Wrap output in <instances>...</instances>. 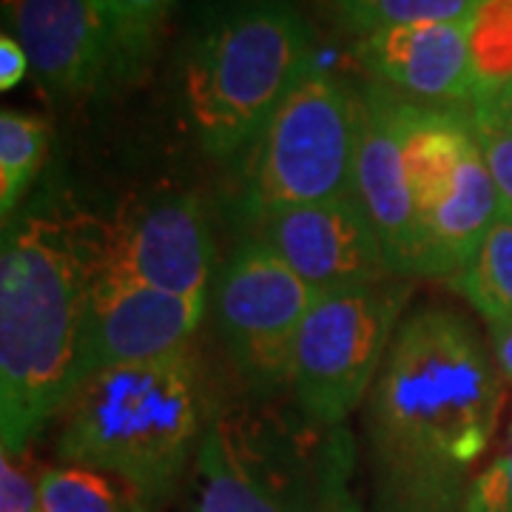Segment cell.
Segmentation results:
<instances>
[{"mask_svg":"<svg viewBox=\"0 0 512 512\" xmlns=\"http://www.w3.org/2000/svg\"><path fill=\"white\" fill-rule=\"evenodd\" d=\"M490 353L461 316L427 308L393 333L367 407L390 512H453L501 413Z\"/></svg>","mask_w":512,"mask_h":512,"instance_id":"obj_1","label":"cell"},{"mask_svg":"<svg viewBox=\"0 0 512 512\" xmlns=\"http://www.w3.org/2000/svg\"><path fill=\"white\" fill-rule=\"evenodd\" d=\"M89 259L66 228L26 220L0 256V441L23 456L89 379Z\"/></svg>","mask_w":512,"mask_h":512,"instance_id":"obj_2","label":"cell"},{"mask_svg":"<svg viewBox=\"0 0 512 512\" xmlns=\"http://www.w3.org/2000/svg\"><path fill=\"white\" fill-rule=\"evenodd\" d=\"M205 390L191 348L92 373L63 410L57 450L111 473L143 507L171 495L205 430Z\"/></svg>","mask_w":512,"mask_h":512,"instance_id":"obj_3","label":"cell"},{"mask_svg":"<svg viewBox=\"0 0 512 512\" xmlns=\"http://www.w3.org/2000/svg\"><path fill=\"white\" fill-rule=\"evenodd\" d=\"M311 69V32L291 0H228L188 46L183 106L208 154L254 143Z\"/></svg>","mask_w":512,"mask_h":512,"instance_id":"obj_4","label":"cell"},{"mask_svg":"<svg viewBox=\"0 0 512 512\" xmlns=\"http://www.w3.org/2000/svg\"><path fill=\"white\" fill-rule=\"evenodd\" d=\"M342 464L288 421L211 416L197 447L194 512H345Z\"/></svg>","mask_w":512,"mask_h":512,"instance_id":"obj_5","label":"cell"},{"mask_svg":"<svg viewBox=\"0 0 512 512\" xmlns=\"http://www.w3.org/2000/svg\"><path fill=\"white\" fill-rule=\"evenodd\" d=\"M362 100L325 72L308 69L254 140L248 211L268 220L299 205L353 194Z\"/></svg>","mask_w":512,"mask_h":512,"instance_id":"obj_6","label":"cell"},{"mask_svg":"<svg viewBox=\"0 0 512 512\" xmlns=\"http://www.w3.org/2000/svg\"><path fill=\"white\" fill-rule=\"evenodd\" d=\"M404 285L376 282L319 293L293 345L288 384L299 413L336 427L359 407L390 350Z\"/></svg>","mask_w":512,"mask_h":512,"instance_id":"obj_7","label":"cell"},{"mask_svg":"<svg viewBox=\"0 0 512 512\" xmlns=\"http://www.w3.org/2000/svg\"><path fill=\"white\" fill-rule=\"evenodd\" d=\"M319 291L265 239H245L217 276V322L237 367L256 384L288 382L293 345Z\"/></svg>","mask_w":512,"mask_h":512,"instance_id":"obj_8","label":"cell"},{"mask_svg":"<svg viewBox=\"0 0 512 512\" xmlns=\"http://www.w3.org/2000/svg\"><path fill=\"white\" fill-rule=\"evenodd\" d=\"M80 245L94 274L208 299L211 234L194 197H168L126 211Z\"/></svg>","mask_w":512,"mask_h":512,"instance_id":"obj_9","label":"cell"},{"mask_svg":"<svg viewBox=\"0 0 512 512\" xmlns=\"http://www.w3.org/2000/svg\"><path fill=\"white\" fill-rule=\"evenodd\" d=\"M262 225V239L313 291H345L396 276L384 256L382 242L353 194L316 205H299L262 220Z\"/></svg>","mask_w":512,"mask_h":512,"instance_id":"obj_10","label":"cell"},{"mask_svg":"<svg viewBox=\"0 0 512 512\" xmlns=\"http://www.w3.org/2000/svg\"><path fill=\"white\" fill-rule=\"evenodd\" d=\"M92 271V268H89ZM208 299H188L92 271L89 376L117 365L163 359L188 348Z\"/></svg>","mask_w":512,"mask_h":512,"instance_id":"obj_11","label":"cell"},{"mask_svg":"<svg viewBox=\"0 0 512 512\" xmlns=\"http://www.w3.org/2000/svg\"><path fill=\"white\" fill-rule=\"evenodd\" d=\"M3 18L43 89L77 97L114 74V37L97 0H3Z\"/></svg>","mask_w":512,"mask_h":512,"instance_id":"obj_12","label":"cell"},{"mask_svg":"<svg viewBox=\"0 0 512 512\" xmlns=\"http://www.w3.org/2000/svg\"><path fill=\"white\" fill-rule=\"evenodd\" d=\"M353 197L359 200L396 276H424V237L416 202L404 174L402 143L393 97L384 92L362 100L359 148L353 165Z\"/></svg>","mask_w":512,"mask_h":512,"instance_id":"obj_13","label":"cell"},{"mask_svg":"<svg viewBox=\"0 0 512 512\" xmlns=\"http://www.w3.org/2000/svg\"><path fill=\"white\" fill-rule=\"evenodd\" d=\"M356 57L373 77L427 100H476L467 23H416L365 35Z\"/></svg>","mask_w":512,"mask_h":512,"instance_id":"obj_14","label":"cell"},{"mask_svg":"<svg viewBox=\"0 0 512 512\" xmlns=\"http://www.w3.org/2000/svg\"><path fill=\"white\" fill-rule=\"evenodd\" d=\"M393 117L402 143L404 174L419 222L424 225V220L439 208V202L450 194L461 165L476 148V137L470 117H461L456 111L421 109L393 100Z\"/></svg>","mask_w":512,"mask_h":512,"instance_id":"obj_15","label":"cell"},{"mask_svg":"<svg viewBox=\"0 0 512 512\" xmlns=\"http://www.w3.org/2000/svg\"><path fill=\"white\" fill-rule=\"evenodd\" d=\"M498 217L501 200L476 143L461 165L450 194L421 225L424 276L456 279Z\"/></svg>","mask_w":512,"mask_h":512,"instance_id":"obj_16","label":"cell"},{"mask_svg":"<svg viewBox=\"0 0 512 512\" xmlns=\"http://www.w3.org/2000/svg\"><path fill=\"white\" fill-rule=\"evenodd\" d=\"M490 325L512 319V217H498L476 254L450 279Z\"/></svg>","mask_w":512,"mask_h":512,"instance_id":"obj_17","label":"cell"},{"mask_svg":"<svg viewBox=\"0 0 512 512\" xmlns=\"http://www.w3.org/2000/svg\"><path fill=\"white\" fill-rule=\"evenodd\" d=\"M49 148V126L23 111L0 114V214L12 217L26 188L35 183Z\"/></svg>","mask_w":512,"mask_h":512,"instance_id":"obj_18","label":"cell"},{"mask_svg":"<svg viewBox=\"0 0 512 512\" xmlns=\"http://www.w3.org/2000/svg\"><path fill=\"white\" fill-rule=\"evenodd\" d=\"M350 32L373 35L416 23H470L481 0H325Z\"/></svg>","mask_w":512,"mask_h":512,"instance_id":"obj_19","label":"cell"},{"mask_svg":"<svg viewBox=\"0 0 512 512\" xmlns=\"http://www.w3.org/2000/svg\"><path fill=\"white\" fill-rule=\"evenodd\" d=\"M140 507L89 467H52L40 476V512H143Z\"/></svg>","mask_w":512,"mask_h":512,"instance_id":"obj_20","label":"cell"},{"mask_svg":"<svg viewBox=\"0 0 512 512\" xmlns=\"http://www.w3.org/2000/svg\"><path fill=\"white\" fill-rule=\"evenodd\" d=\"M478 94L512 80V0H481L467 23Z\"/></svg>","mask_w":512,"mask_h":512,"instance_id":"obj_21","label":"cell"},{"mask_svg":"<svg viewBox=\"0 0 512 512\" xmlns=\"http://www.w3.org/2000/svg\"><path fill=\"white\" fill-rule=\"evenodd\" d=\"M174 0H97L114 37V74L126 77L146 63Z\"/></svg>","mask_w":512,"mask_h":512,"instance_id":"obj_22","label":"cell"},{"mask_svg":"<svg viewBox=\"0 0 512 512\" xmlns=\"http://www.w3.org/2000/svg\"><path fill=\"white\" fill-rule=\"evenodd\" d=\"M470 128L476 137L478 151L487 163V171L493 177L498 200H501V214L512 217V126L498 120L493 111L481 109L473 103Z\"/></svg>","mask_w":512,"mask_h":512,"instance_id":"obj_23","label":"cell"},{"mask_svg":"<svg viewBox=\"0 0 512 512\" xmlns=\"http://www.w3.org/2000/svg\"><path fill=\"white\" fill-rule=\"evenodd\" d=\"M464 512H512V427L501 456L473 478Z\"/></svg>","mask_w":512,"mask_h":512,"instance_id":"obj_24","label":"cell"},{"mask_svg":"<svg viewBox=\"0 0 512 512\" xmlns=\"http://www.w3.org/2000/svg\"><path fill=\"white\" fill-rule=\"evenodd\" d=\"M40 476L23 456L3 453L0 458V512H40Z\"/></svg>","mask_w":512,"mask_h":512,"instance_id":"obj_25","label":"cell"},{"mask_svg":"<svg viewBox=\"0 0 512 512\" xmlns=\"http://www.w3.org/2000/svg\"><path fill=\"white\" fill-rule=\"evenodd\" d=\"M29 72V57L9 32L0 35V89L12 92Z\"/></svg>","mask_w":512,"mask_h":512,"instance_id":"obj_26","label":"cell"},{"mask_svg":"<svg viewBox=\"0 0 512 512\" xmlns=\"http://www.w3.org/2000/svg\"><path fill=\"white\" fill-rule=\"evenodd\" d=\"M493 333V362L498 367V373L512 382V319L504 322H493L490 325Z\"/></svg>","mask_w":512,"mask_h":512,"instance_id":"obj_27","label":"cell"},{"mask_svg":"<svg viewBox=\"0 0 512 512\" xmlns=\"http://www.w3.org/2000/svg\"><path fill=\"white\" fill-rule=\"evenodd\" d=\"M473 103H476V106H481V109L493 111L498 120H504L507 126H512V80L507 83V86L495 89V92L478 94Z\"/></svg>","mask_w":512,"mask_h":512,"instance_id":"obj_28","label":"cell"}]
</instances>
